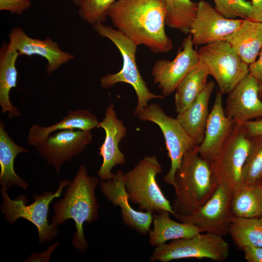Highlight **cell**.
Here are the masks:
<instances>
[{"label": "cell", "instance_id": "obj_32", "mask_svg": "<svg viewBox=\"0 0 262 262\" xmlns=\"http://www.w3.org/2000/svg\"><path fill=\"white\" fill-rule=\"evenodd\" d=\"M215 9L229 19H249L251 13V3L246 0H213Z\"/></svg>", "mask_w": 262, "mask_h": 262}, {"label": "cell", "instance_id": "obj_9", "mask_svg": "<svg viewBox=\"0 0 262 262\" xmlns=\"http://www.w3.org/2000/svg\"><path fill=\"white\" fill-rule=\"evenodd\" d=\"M198 53L222 95L228 94L249 73V66L226 41L203 45Z\"/></svg>", "mask_w": 262, "mask_h": 262}, {"label": "cell", "instance_id": "obj_6", "mask_svg": "<svg viewBox=\"0 0 262 262\" xmlns=\"http://www.w3.org/2000/svg\"><path fill=\"white\" fill-rule=\"evenodd\" d=\"M163 168L155 155L144 157L125 173V187L129 200L141 210L153 213L163 211L174 216L171 204L158 185L156 177Z\"/></svg>", "mask_w": 262, "mask_h": 262}, {"label": "cell", "instance_id": "obj_10", "mask_svg": "<svg viewBox=\"0 0 262 262\" xmlns=\"http://www.w3.org/2000/svg\"><path fill=\"white\" fill-rule=\"evenodd\" d=\"M250 147V138L242 123L234 128L215 158L210 164L213 176L232 192L242 184L243 167Z\"/></svg>", "mask_w": 262, "mask_h": 262}, {"label": "cell", "instance_id": "obj_37", "mask_svg": "<svg viewBox=\"0 0 262 262\" xmlns=\"http://www.w3.org/2000/svg\"><path fill=\"white\" fill-rule=\"evenodd\" d=\"M251 13L249 19L262 22V0H251Z\"/></svg>", "mask_w": 262, "mask_h": 262}, {"label": "cell", "instance_id": "obj_8", "mask_svg": "<svg viewBox=\"0 0 262 262\" xmlns=\"http://www.w3.org/2000/svg\"><path fill=\"white\" fill-rule=\"evenodd\" d=\"M133 115L139 120L153 122L160 128L171 161L170 168L164 175V181L174 187L175 174L180 166L184 154L197 145L177 118L166 115L158 103L148 104L147 107L134 111Z\"/></svg>", "mask_w": 262, "mask_h": 262}, {"label": "cell", "instance_id": "obj_3", "mask_svg": "<svg viewBox=\"0 0 262 262\" xmlns=\"http://www.w3.org/2000/svg\"><path fill=\"white\" fill-rule=\"evenodd\" d=\"M198 147L184 154L175 174V196L171 206L176 219L188 215L203 206L218 186L210 164L200 156Z\"/></svg>", "mask_w": 262, "mask_h": 262}, {"label": "cell", "instance_id": "obj_16", "mask_svg": "<svg viewBox=\"0 0 262 262\" xmlns=\"http://www.w3.org/2000/svg\"><path fill=\"white\" fill-rule=\"evenodd\" d=\"M9 38L8 44L18 51L19 55L31 57L36 55L45 58L48 63L46 72L48 76L75 57L74 54L63 51L51 38H32L18 27H15L11 30Z\"/></svg>", "mask_w": 262, "mask_h": 262}, {"label": "cell", "instance_id": "obj_18", "mask_svg": "<svg viewBox=\"0 0 262 262\" xmlns=\"http://www.w3.org/2000/svg\"><path fill=\"white\" fill-rule=\"evenodd\" d=\"M99 185L106 199L114 206L120 207L124 225L142 235L148 232L153 213L137 211L131 206L125 187V173L122 171L118 170L112 179L102 180Z\"/></svg>", "mask_w": 262, "mask_h": 262}, {"label": "cell", "instance_id": "obj_38", "mask_svg": "<svg viewBox=\"0 0 262 262\" xmlns=\"http://www.w3.org/2000/svg\"><path fill=\"white\" fill-rule=\"evenodd\" d=\"M259 97L262 100V81H259Z\"/></svg>", "mask_w": 262, "mask_h": 262}, {"label": "cell", "instance_id": "obj_36", "mask_svg": "<svg viewBox=\"0 0 262 262\" xmlns=\"http://www.w3.org/2000/svg\"><path fill=\"white\" fill-rule=\"evenodd\" d=\"M258 60L249 65V73L258 81H262V49Z\"/></svg>", "mask_w": 262, "mask_h": 262}, {"label": "cell", "instance_id": "obj_13", "mask_svg": "<svg viewBox=\"0 0 262 262\" xmlns=\"http://www.w3.org/2000/svg\"><path fill=\"white\" fill-rule=\"evenodd\" d=\"M174 59L157 60L152 66L151 74L153 82L164 97L175 91L180 82L200 60L190 34L184 39Z\"/></svg>", "mask_w": 262, "mask_h": 262}, {"label": "cell", "instance_id": "obj_39", "mask_svg": "<svg viewBox=\"0 0 262 262\" xmlns=\"http://www.w3.org/2000/svg\"><path fill=\"white\" fill-rule=\"evenodd\" d=\"M259 184L261 187L262 192V180L259 182Z\"/></svg>", "mask_w": 262, "mask_h": 262}, {"label": "cell", "instance_id": "obj_34", "mask_svg": "<svg viewBox=\"0 0 262 262\" xmlns=\"http://www.w3.org/2000/svg\"><path fill=\"white\" fill-rule=\"evenodd\" d=\"M248 262H262V247L246 246L242 248Z\"/></svg>", "mask_w": 262, "mask_h": 262}, {"label": "cell", "instance_id": "obj_22", "mask_svg": "<svg viewBox=\"0 0 262 262\" xmlns=\"http://www.w3.org/2000/svg\"><path fill=\"white\" fill-rule=\"evenodd\" d=\"M19 56L18 51L8 43H2L0 49V106L1 113H8L12 119L21 114L10 99L11 90L16 87L18 72L16 64Z\"/></svg>", "mask_w": 262, "mask_h": 262}, {"label": "cell", "instance_id": "obj_12", "mask_svg": "<svg viewBox=\"0 0 262 262\" xmlns=\"http://www.w3.org/2000/svg\"><path fill=\"white\" fill-rule=\"evenodd\" d=\"M92 141L91 131L65 130L52 133L34 147L58 173L65 163L80 155Z\"/></svg>", "mask_w": 262, "mask_h": 262}, {"label": "cell", "instance_id": "obj_30", "mask_svg": "<svg viewBox=\"0 0 262 262\" xmlns=\"http://www.w3.org/2000/svg\"><path fill=\"white\" fill-rule=\"evenodd\" d=\"M249 138V151L242 173V184L246 185L258 184L262 180V134Z\"/></svg>", "mask_w": 262, "mask_h": 262}, {"label": "cell", "instance_id": "obj_26", "mask_svg": "<svg viewBox=\"0 0 262 262\" xmlns=\"http://www.w3.org/2000/svg\"><path fill=\"white\" fill-rule=\"evenodd\" d=\"M209 74L200 58L198 64L184 77L177 86L175 94L177 113L185 110L205 87Z\"/></svg>", "mask_w": 262, "mask_h": 262}, {"label": "cell", "instance_id": "obj_2", "mask_svg": "<svg viewBox=\"0 0 262 262\" xmlns=\"http://www.w3.org/2000/svg\"><path fill=\"white\" fill-rule=\"evenodd\" d=\"M99 184L98 178L90 176L86 166H79L73 180L67 185L63 198L53 205L54 214L51 224L58 226L72 219L75 222L76 232L71 244L81 253L88 248L83 226L98 217L99 205L96 197V190Z\"/></svg>", "mask_w": 262, "mask_h": 262}, {"label": "cell", "instance_id": "obj_24", "mask_svg": "<svg viewBox=\"0 0 262 262\" xmlns=\"http://www.w3.org/2000/svg\"><path fill=\"white\" fill-rule=\"evenodd\" d=\"M4 123L0 121V184L7 190L16 186L26 190L29 184L15 172L14 161L18 154L29 150L15 142L5 130Z\"/></svg>", "mask_w": 262, "mask_h": 262}, {"label": "cell", "instance_id": "obj_31", "mask_svg": "<svg viewBox=\"0 0 262 262\" xmlns=\"http://www.w3.org/2000/svg\"><path fill=\"white\" fill-rule=\"evenodd\" d=\"M117 0H72L78 8V14L85 22L92 25L105 23L107 12Z\"/></svg>", "mask_w": 262, "mask_h": 262}, {"label": "cell", "instance_id": "obj_11", "mask_svg": "<svg viewBox=\"0 0 262 262\" xmlns=\"http://www.w3.org/2000/svg\"><path fill=\"white\" fill-rule=\"evenodd\" d=\"M232 191L227 185L219 183L211 197L190 214L178 218L180 222L193 225L200 232H209L224 236L234 215L231 207Z\"/></svg>", "mask_w": 262, "mask_h": 262}, {"label": "cell", "instance_id": "obj_15", "mask_svg": "<svg viewBox=\"0 0 262 262\" xmlns=\"http://www.w3.org/2000/svg\"><path fill=\"white\" fill-rule=\"evenodd\" d=\"M98 128L103 129L105 135L98 148V154L102 157V163L97 175L101 180H106L114 177L113 167L126 163L125 155L119 149V145L126 135L127 129L123 121L117 118L112 103L106 109L105 116L99 121Z\"/></svg>", "mask_w": 262, "mask_h": 262}, {"label": "cell", "instance_id": "obj_23", "mask_svg": "<svg viewBox=\"0 0 262 262\" xmlns=\"http://www.w3.org/2000/svg\"><path fill=\"white\" fill-rule=\"evenodd\" d=\"M236 51L242 60L250 65L262 49V22L244 19L240 27L225 40Z\"/></svg>", "mask_w": 262, "mask_h": 262}, {"label": "cell", "instance_id": "obj_19", "mask_svg": "<svg viewBox=\"0 0 262 262\" xmlns=\"http://www.w3.org/2000/svg\"><path fill=\"white\" fill-rule=\"evenodd\" d=\"M222 95L219 91L217 92L207 119L203 140L198 147L200 156L209 163L220 151L235 124L225 114Z\"/></svg>", "mask_w": 262, "mask_h": 262}, {"label": "cell", "instance_id": "obj_35", "mask_svg": "<svg viewBox=\"0 0 262 262\" xmlns=\"http://www.w3.org/2000/svg\"><path fill=\"white\" fill-rule=\"evenodd\" d=\"M242 124L248 136L262 134V118L248 121Z\"/></svg>", "mask_w": 262, "mask_h": 262}, {"label": "cell", "instance_id": "obj_27", "mask_svg": "<svg viewBox=\"0 0 262 262\" xmlns=\"http://www.w3.org/2000/svg\"><path fill=\"white\" fill-rule=\"evenodd\" d=\"M231 210L234 216L244 218L262 216V192L259 183L242 184L232 192Z\"/></svg>", "mask_w": 262, "mask_h": 262}, {"label": "cell", "instance_id": "obj_29", "mask_svg": "<svg viewBox=\"0 0 262 262\" xmlns=\"http://www.w3.org/2000/svg\"><path fill=\"white\" fill-rule=\"evenodd\" d=\"M165 25L184 34L190 33L196 15L197 3L191 0H164Z\"/></svg>", "mask_w": 262, "mask_h": 262}, {"label": "cell", "instance_id": "obj_21", "mask_svg": "<svg viewBox=\"0 0 262 262\" xmlns=\"http://www.w3.org/2000/svg\"><path fill=\"white\" fill-rule=\"evenodd\" d=\"M215 85L213 81L207 82L195 100L177 116L182 127L197 145L202 142L204 137L210 113L209 103Z\"/></svg>", "mask_w": 262, "mask_h": 262}, {"label": "cell", "instance_id": "obj_17", "mask_svg": "<svg viewBox=\"0 0 262 262\" xmlns=\"http://www.w3.org/2000/svg\"><path fill=\"white\" fill-rule=\"evenodd\" d=\"M259 81L248 73L228 94L224 111L235 123L262 118V100L259 97Z\"/></svg>", "mask_w": 262, "mask_h": 262}, {"label": "cell", "instance_id": "obj_5", "mask_svg": "<svg viewBox=\"0 0 262 262\" xmlns=\"http://www.w3.org/2000/svg\"><path fill=\"white\" fill-rule=\"evenodd\" d=\"M69 180H63L59 182L55 192L46 191L42 194L33 196L34 202L27 205L26 197L19 195L15 199L8 196L7 190L1 186L0 192L2 199L1 211L5 220L12 225L20 218L25 219L37 228L40 245L52 241L58 233V226L49 223L48 219L49 205L55 198L59 197L64 188L70 183Z\"/></svg>", "mask_w": 262, "mask_h": 262}, {"label": "cell", "instance_id": "obj_7", "mask_svg": "<svg viewBox=\"0 0 262 262\" xmlns=\"http://www.w3.org/2000/svg\"><path fill=\"white\" fill-rule=\"evenodd\" d=\"M229 253V245L223 236L200 232L191 237L174 239L168 244L156 246L149 260L169 262L185 258H206L222 262L228 258Z\"/></svg>", "mask_w": 262, "mask_h": 262}, {"label": "cell", "instance_id": "obj_4", "mask_svg": "<svg viewBox=\"0 0 262 262\" xmlns=\"http://www.w3.org/2000/svg\"><path fill=\"white\" fill-rule=\"evenodd\" d=\"M93 27L98 34L109 39L115 44L123 60L122 67L119 72L107 73L101 78V87L109 88L119 82L131 85L137 98V104L134 111L147 107L148 102L152 99L164 98L162 95H157L150 91L139 71L135 56L138 45L124 33L110 26L97 23Z\"/></svg>", "mask_w": 262, "mask_h": 262}, {"label": "cell", "instance_id": "obj_33", "mask_svg": "<svg viewBox=\"0 0 262 262\" xmlns=\"http://www.w3.org/2000/svg\"><path fill=\"white\" fill-rule=\"evenodd\" d=\"M32 6L31 0H0V10L22 15Z\"/></svg>", "mask_w": 262, "mask_h": 262}, {"label": "cell", "instance_id": "obj_1", "mask_svg": "<svg viewBox=\"0 0 262 262\" xmlns=\"http://www.w3.org/2000/svg\"><path fill=\"white\" fill-rule=\"evenodd\" d=\"M107 16L116 29L153 53H166L173 48L165 31L164 0H117Z\"/></svg>", "mask_w": 262, "mask_h": 262}, {"label": "cell", "instance_id": "obj_20", "mask_svg": "<svg viewBox=\"0 0 262 262\" xmlns=\"http://www.w3.org/2000/svg\"><path fill=\"white\" fill-rule=\"evenodd\" d=\"M99 121L88 109L70 110L59 122L47 127L33 124L29 129L27 142L33 147L41 143L49 135L65 130L91 131L98 128Z\"/></svg>", "mask_w": 262, "mask_h": 262}, {"label": "cell", "instance_id": "obj_40", "mask_svg": "<svg viewBox=\"0 0 262 262\" xmlns=\"http://www.w3.org/2000/svg\"><path fill=\"white\" fill-rule=\"evenodd\" d=\"M260 218H261V220L262 221V216Z\"/></svg>", "mask_w": 262, "mask_h": 262}, {"label": "cell", "instance_id": "obj_14", "mask_svg": "<svg viewBox=\"0 0 262 262\" xmlns=\"http://www.w3.org/2000/svg\"><path fill=\"white\" fill-rule=\"evenodd\" d=\"M243 19H229L204 0L197 3L196 16L189 33L194 45H206L225 41L241 26Z\"/></svg>", "mask_w": 262, "mask_h": 262}, {"label": "cell", "instance_id": "obj_28", "mask_svg": "<svg viewBox=\"0 0 262 262\" xmlns=\"http://www.w3.org/2000/svg\"><path fill=\"white\" fill-rule=\"evenodd\" d=\"M229 234L239 249L246 246L262 247V221L260 217H233Z\"/></svg>", "mask_w": 262, "mask_h": 262}, {"label": "cell", "instance_id": "obj_25", "mask_svg": "<svg viewBox=\"0 0 262 262\" xmlns=\"http://www.w3.org/2000/svg\"><path fill=\"white\" fill-rule=\"evenodd\" d=\"M170 214L166 211L153 213V228L148 232L150 246L156 247L169 240L191 237L200 233L193 225L173 220Z\"/></svg>", "mask_w": 262, "mask_h": 262}]
</instances>
